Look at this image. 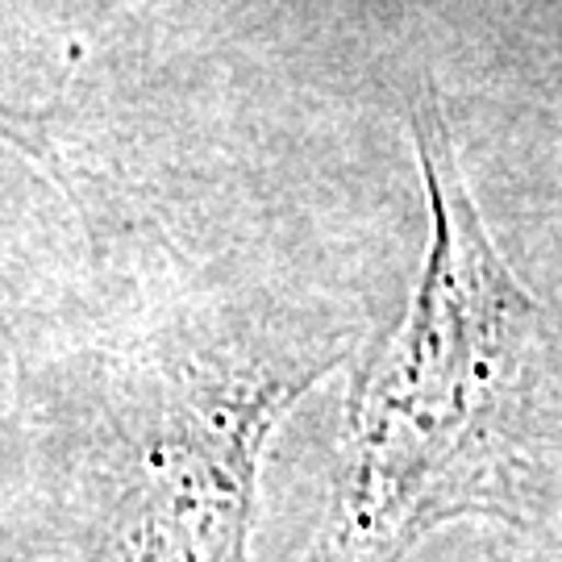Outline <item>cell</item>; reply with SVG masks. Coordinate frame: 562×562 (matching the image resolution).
Masks as SVG:
<instances>
[{"instance_id": "6da1fadb", "label": "cell", "mask_w": 562, "mask_h": 562, "mask_svg": "<svg viewBox=\"0 0 562 562\" xmlns=\"http://www.w3.org/2000/svg\"><path fill=\"white\" fill-rule=\"evenodd\" d=\"M434 209L422 292L355 396V450L317 562H401L450 517H504L517 487L542 308L508 276L442 109H413Z\"/></svg>"}, {"instance_id": "7a4b0ae2", "label": "cell", "mask_w": 562, "mask_h": 562, "mask_svg": "<svg viewBox=\"0 0 562 562\" xmlns=\"http://www.w3.org/2000/svg\"><path fill=\"white\" fill-rule=\"evenodd\" d=\"M296 387L267 383L222 404L217 417H188L155 446L134 501L113 517L101 562H241L255 438Z\"/></svg>"}]
</instances>
